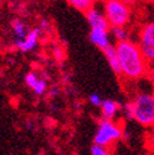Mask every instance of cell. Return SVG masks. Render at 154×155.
I'll return each instance as SVG.
<instances>
[{
  "mask_svg": "<svg viewBox=\"0 0 154 155\" xmlns=\"http://www.w3.org/2000/svg\"><path fill=\"white\" fill-rule=\"evenodd\" d=\"M132 120L144 128L154 127V92L139 91L129 101Z\"/></svg>",
  "mask_w": 154,
  "mask_h": 155,
  "instance_id": "cell-2",
  "label": "cell"
},
{
  "mask_svg": "<svg viewBox=\"0 0 154 155\" xmlns=\"http://www.w3.org/2000/svg\"><path fill=\"white\" fill-rule=\"evenodd\" d=\"M67 3L75 10L85 14L88 10L95 8V4L98 3V0H67Z\"/></svg>",
  "mask_w": 154,
  "mask_h": 155,
  "instance_id": "cell-12",
  "label": "cell"
},
{
  "mask_svg": "<svg viewBox=\"0 0 154 155\" xmlns=\"http://www.w3.org/2000/svg\"><path fill=\"white\" fill-rule=\"evenodd\" d=\"M136 43L149 67H154V20L141 26Z\"/></svg>",
  "mask_w": 154,
  "mask_h": 155,
  "instance_id": "cell-5",
  "label": "cell"
},
{
  "mask_svg": "<svg viewBox=\"0 0 154 155\" xmlns=\"http://www.w3.org/2000/svg\"><path fill=\"white\" fill-rule=\"evenodd\" d=\"M2 2H3V0H0V4H2Z\"/></svg>",
  "mask_w": 154,
  "mask_h": 155,
  "instance_id": "cell-24",
  "label": "cell"
},
{
  "mask_svg": "<svg viewBox=\"0 0 154 155\" xmlns=\"http://www.w3.org/2000/svg\"><path fill=\"white\" fill-rule=\"evenodd\" d=\"M111 36L117 43L125 42L129 40V31L127 30L126 26L121 27H111Z\"/></svg>",
  "mask_w": 154,
  "mask_h": 155,
  "instance_id": "cell-13",
  "label": "cell"
},
{
  "mask_svg": "<svg viewBox=\"0 0 154 155\" xmlns=\"http://www.w3.org/2000/svg\"><path fill=\"white\" fill-rule=\"evenodd\" d=\"M116 53L121 65V75L129 81H137L146 76L149 64L143 57L139 47L131 40L116 43Z\"/></svg>",
  "mask_w": 154,
  "mask_h": 155,
  "instance_id": "cell-1",
  "label": "cell"
},
{
  "mask_svg": "<svg viewBox=\"0 0 154 155\" xmlns=\"http://www.w3.org/2000/svg\"><path fill=\"white\" fill-rule=\"evenodd\" d=\"M123 137V129L115 120L101 118L98 123V129L94 135V144L104 148H110Z\"/></svg>",
  "mask_w": 154,
  "mask_h": 155,
  "instance_id": "cell-3",
  "label": "cell"
},
{
  "mask_svg": "<svg viewBox=\"0 0 154 155\" xmlns=\"http://www.w3.org/2000/svg\"><path fill=\"white\" fill-rule=\"evenodd\" d=\"M104 55L106 58V61L110 65V68L112 69V71L117 75H121V65H120V61H119V57H117V53H116V48L115 46H110L107 48H105L104 51Z\"/></svg>",
  "mask_w": 154,
  "mask_h": 155,
  "instance_id": "cell-10",
  "label": "cell"
},
{
  "mask_svg": "<svg viewBox=\"0 0 154 155\" xmlns=\"http://www.w3.org/2000/svg\"><path fill=\"white\" fill-rule=\"evenodd\" d=\"M102 97L99 95V94H91L90 96H89V102L92 105V106H95V107H100L101 106V104H102Z\"/></svg>",
  "mask_w": 154,
  "mask_h": 155,
  "instance_id": "cell-19",
  "label": "cell"
},
{
  "mask_svg": "<svg viewBox=\"0 0 154 155\" xmlns=\"http://www.w3.org/2000/svg\"><path fill=\"white\" fill-rule=\"evenodd\" d=\"M121 2H123L125 4H127V5H129V6H133V5L139 4L142 0H121Z\"/></svg>",
  "mask_w": 154,
  "mask_h": 155,
  "instance_id": "cell-23",
  "label": "cell"
},
{
  "mask_svg": "<svg viewBox=\"0 0 154 155\" xmlns=\"http://www.w3.org/2000/svg\"><path fill=\"white\" fill-rule=\"evenodd\" d=\"M42 36H43V33L41 32V30L38 27L31 28L24 38L14 41V47L17 51L22 52V53L32 52V51H35L37 48L38 45H40V41H41Z\"/></svg>",
  "mask_w": 154,
  "mask_h": 155,
  "instance_id": "cell-6",
  "label": "cell"
},
{
  "mask_svg": "<svg viewBox=\"0 0 154 155\" xmlns=\"http://www.w3.org/2000/svg\"><path fill=\"white\" fill-rule=\"evenodd\" d=\"M90 154H91V155H111V154H110V150H109L107 148L96 145V144H94V145L91 147Z\"/></svg>",
  "mask_w": 154,
  "mask_h": 155,
  "instance_id": "cell-17",
  "label": "cell"
},
{
  "mask_svg": "<svg viewBox=\"0 0 154 155\" xmlns=\"http://www.w3.org/2000/svg\"><path fill=\"white\" fill-rule=\"evenodd\" d=\"M132 6L121 0H104V15L110 27L127 26L132 18Z\"/></svg>",
  "mask_w": 154,
  "mask_h": 155,
  "instance_id": "cell-4",
  "label": "cell"
},
{
  "mask_svg": "<svg viewBox=\"0 0 154 155\" xmlns=\"http://www.w3.org/2000/svg\"><path fill=\"white\" fill-rule=\"evenodd\" d=\"M58 95H59V89L57 87V86H53L49 90V96H51V97H57Z\"/></svg>",
  "mask_w": 154,
  "mask_h": 155,
  "instance_id": "cell-22",
  "label": "cell"
},
{
  "mask_svg": "<svg viewBox=\"0 0 154 155\" xmlns=\"http://www.w3.org/2000/svg\"><path fill=\"white\" fill-rule=\"evenodd\" d=\"M48 76H40L37 84L35 85V87L32 89V91L35 92V95L37 96H42L43 94H46V91L48 90Z\"/></svg>",
  "mask_w": 154,
  "mask_h": 155,
  "instance_id": "cell-14",
  "label": "cell"
},
{
  "mask_svg": "<svg viewBox=\"0 0 154 155\" xmlns=\"http://www.w3.org/2000/svg\"><path fill=\"white\" fill-rule=\"evenodd\" d=\"M146 147L150 155H154V127L150 128L146 134Z\"/></svg>",
  "mask_w": 154,
  "mask_h": 155,
  "instance_id": "cell-16",
  "label": "cell"
},
{
  "mask_svg": "<svg viewBox=\"0 0 154 155\" xmlns=\"http://www.w3.org/2000/svg\"><path fill=\"white\" fill-rule=\"evenodd\" d=\"M100 108H101V118L115 120V117L121 110V106L119 102L113 100H104Z\"/></svg>",
  "mask_w": 154,
  "mask_h": 155,
  "instance_id": "cell-9",
  "label": "cell"
},
{
  "mask_svg": "<svg viewBox=\"0 0 154 155\" xmlns=\"http://www.w3.org/2000/svg\"><path fill=\"white\" fill-rule=\"evenodd\" d=\"M53 57H54V59L57 61V62H63L64 61V57H65V54H64V49H63V47H61V46H55L54 48H53Z\"/></svg>",
  "mask_w": 154,
  "mask_h": 155,
  "instance_id": "cell-18",
  "label": "cell"
},
{
  "mask_svg": "<svg viewBox=\"0 0 154 155\" xmlns=\"http://www.w3.org/2000/svg\"><path fill=\"white\" fill-rule=\"evenodd\" d=\"M11 30L14 32L15 40H21L30 31L27 24L24 20H21V18H15V20L11 21Z\"/></svg>",
  "mask_w": 154,
  "mask_h": 155,
  "instance_id": "cell-11",
  "label": "cell"
},
{
  "mask_svg": "<svg viewBox=\"0 0 154 155\" xmlns=\"http://www.w3.org/2000/svg\"><path fill=\"white\" fill-rule=\"evenodd\" d=\"M85 17H86V21L90 26V28L94 27H101V28H110L107 21H106V17L104 15V12H101L98 9H90L85 12Z\"/></svg>",
  "mask_w": 154,
  "mask_h": 155,
  "instance_id": "cell-8",
  "label": "cell"
},
{
  "mask_svg": "<svg viewBox=\"0 0 154 155\" xmlns=\"http://www.w3.org/2000/svg\"><path fill=\"white\" fill-rule=\"evenodd\" d=\"M89 40L90 42L104 51L105 48L111 46V40H110V30L109 28H101V27H94L90 28L89 32Z\"/></svg>",
  "mask_w": 154,
  "mask_h": 155,
  "instance_id": "cell-7",
  "label": "cell"
},
{
  "mask_svg": "<svg viewBox=\"0 0 154 155\" xmlns=\"http://www.w3.org/2000/svg\"><path fill=\"white\" fill-rule=\"evenodd\" d=\"M146 76L148 78L149 83H150V84L154 86V67H149V69H148V71H147Z\"/></svg>",
  "mask_w": 154,
  "mask_h": 155,
  "instance_id": "cell-21",
  "label": "cell"
},
{
  "mask_svg": "<svg viewBox=\"0 0 154 155\" xmlns=\"http://www.w3.org/2000/svg\"><path fill=\"white\" fill-rule=\"evenodd\" d=\"M40 76H41L40 74L36 73V71H33V70L28 71V73L25 75V84L32 90V89L35 87V85L37 84L38 79H40Z\"/></svg>",
  "mask_w": 154,
  "mask_h": 155,
  "instance_id": "cell-15",
  "label": "cell"
},
{
  "mask_svg": "<svg viewBox=\"0 0 154 155\" xmlns=\"http://www.w3.org/2000/svg\"><path fill=\"white\" fill-rule=\"evenodd\" d=\"M38 28L41 30V32L45 35L46 32H51V24L48 20H46V18H42V20L40 21V25H38Z\"/></svg>",
  "mask_w": 154,
  "mask_h": 155,
  "instance_id": "cell-20",
  "label": "cell"
}]
</instances>
